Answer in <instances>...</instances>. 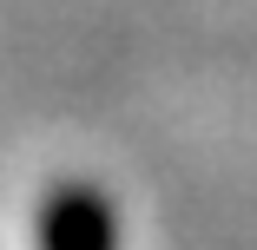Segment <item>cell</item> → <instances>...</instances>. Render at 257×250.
<instances>
[{
    "instance_id": "6da1fadb",
    "label": "cell",
    "mask_w": 257,
    "mask_h": 250,
    "mask_svg": "<svg viewBox=\"0 0 257 250\" xmlns=\"http://www.w3.org/2000/svg\"><path fill=\"white\" fill-rule=\"evenodd\" d=\"M33 243L40 250H119V217L99 191L86 184H60L40 197L33 217Z\"/></svg>"
}]
</instances>
